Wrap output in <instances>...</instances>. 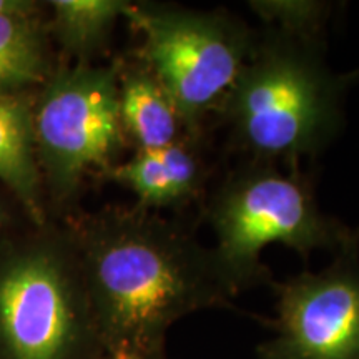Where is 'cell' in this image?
Here are the masks:
<instances>
[{
	"instance_id": "4",
	"label": "cell",
	"mask_w": 359,
	"mask_h": 359,
	"mask_svg": "<svg viewBox=\"0 0 359 359\" xmlns=\"http://www.w3.org/2000/svg\"><path fill=\"white\" fill-rule=\"evenodd\" d=\"M100 356L69 233L0 251V359Z\"/></svg>"
},
{
	"instance_id": "2",
	"label": "cell",
	"mask_w": 359,
	"mask_h": 359,
	"mask_svg": "<svg viewBox=\"0 0 359 359\" xmlns=\"http://www.w3.org/2000/svg\"><path fill=\"white\" fill-rule=\"evenodd\" d=\"M356 72L336 74L323 55V39L266 29L219 115L235 145L259 163L294 168L334 140L343 98Z\"/></svg>"
},
{
	"instance_id": "1",
	"label": "cell",
	"mask_w": 359,
	"mask_h": 359,
	"mask_svg": "<svg viewBox=\"0 0 359 359\" xmlns=\"http://www.w3.org/2000/svg\"><path fill=\"white\" fill-rule=\"evenodd\" d=\"M69 235L100 356L163 354L168 330L182 318L231 308L235 293L213 250L177 219L142 206L107 208Z\"/></svg>"
},
{
	"instance_id": "3",
	"label": "cell",
	"mask_w": 359,
	"mask_h": 359,
	"mask_svg": "<svg viewBox=\"0 0 359 359\" xmlns=\"http://www.w3.org/2000/svg\"><path fill=\"white\" fill-rule=\"evenodd\" d=\"M206 217L217 238L212 250L235 296L271 285V271L262 263L269 245L288 246L304 259L356 245L343 223L323 212L298 170L283 172L273 163L248 161L233 172L215 191Z\"/></svg>"
},
{
	"instance_id": "16",
	"label": "cell",
	"mask_w": 359,
	"mask_h": 359,
	"mask_svg": "<svg viewBox=\"0 0 359 359\" xmlns=\"http://www.w3.org/2000/svg\"><path fill=\"white\" fill-rule=\"evenodd\" d=\"M93 359H110V358H107V356H97V358H93Z\"/></svg>"
},
{
	"instance_id": "6",
	"label": "cell",
	"mask_w": 359,
	"mask_h": 359,
	"mask_svg": "<svg viewBox=\"0 0 359 359\" xmlns=\"http://www.w3.org/2000/svg\"><path fill=\"white\" fill-rule=\"evenodd\" d=\"M32 109L39 168L52 196L67 201L93 170L118 165L125 137L118 70L79 64L48 77Z\"/></svg>"
},
{
	"instance_id": "12",
	"label": "cell",
	"mask_w": 359,
	"mask_h": 359,
	"mask_svg": "<svg viewBox=\"0 0 359 359\" xmlns=\"http://www.w3.org/2000/svg\"><path fill=\"white\" fill-rule=\"evenodd\" d=\"M53 34L65 52L79 57L80 64L105 45L116 19L127 13L125 0H55Z\"/></svg>"
},
{
	"instance_id": "14",
	"label": "cell",
	"mask_w": 359,
	"mask_h": 359,
	"mask_svg": "<svg viewBox=\"0 0 359 359\" xmlns=\"http://www.w3.org/2000/svg\"><path fill=\"white\" fill-rule=\"evenodd\" d=\"M35 12H37V4L35 2H25V0H0V17Z\"/></svg>"
},
{
	"instance_id": "10",
	"label": "cell",
	"mask_w": 359,
	"mask_h": 359,
	"mask_svg": "<svg viewBox=\"0 0 359 359\" xmlns=\"http://www.w3.org/2000/svg\"><path fill=\"white\" fill-rule=\"evenodd\" d=\"M0 180L34 222L42 223V173L35 154L32 109L17 97L0 95Z\"/></svg>"
},
{
	"instance_id": "9",
	"label": "cell",
	"mask_w": 359,
	"mask_h": 359,
	"mask_svg": "<svg viewBox=\"0 0 359 359\" xmlns=\"http://www.w3.org/2000/svg\"><path fill=\"white\" fill-rule=\"evenodd\" d=\"M118 102L125 137L138 151L160 150L185 138H196L145 64L118 72Z\"/></svg>"
},
{
	"instance_id": "15",
	"label": "cell",
	"mask_w": 359,
	"mask_h": 359,
	"mask_svg": "<svg viewBox=\"0 0 359 359\" xmlns=\"http://www.w3.org/2000/svg\"><path fill=\"white\" fill-rule=\"evenodd\" d=\"M145 359H167V358H165V353H163V354H156V356H151V358H145Z\"/></svg>"
},
{
	"instance_id": "13",
	"label": "cell",
	"mask_w": 359,
	"mask_h": 359,
	"mask_svg": "<svg viewBox=\"0 0 359 359\" xmlns=\"http://www.w3.org/2000/svg\"><path fill=\"white\" fill-rule=\"evenodd\" d=\"M248 6L268 29L302 39H323L333 8L316 0H253Z\"/></svg>"
},
{
	"instance_id": "7",
	"label": "cell",
	"mask_w": 359,
	"mask_h": 359,
	"mask_svg": "<svg viewBox=\"0 0 359 359\" xmlns=\"http://www.w3.org/2000/svg\"><path fill=\"white\" fill-rule=\"evenodd\" d=\"M276 321L258 359H359L358 243L330 266L271 283Z\"/></svg>"
},
{
	"instance_id": "8",
	"label": "cell",
	"mask_w": 359,
	"mask_h": 359,
	"mask_svg": "<svg viewBox=\"0 0 359 359\" xmlns=\"http://www.w3.org/2000/svg\"><path fill=\"white\" fill-rule=\"evenodd\" d=\"M201 138H185L160 150L137 151L115 165L109 177L135 193L142 208H175L190 203L203 191L208 167Z\"/></svg>"
},
{
	"instance_id": "11",
	"label": "cell",
	"mask_w": 359,
	"mask_h": 359,
	"mask_svg": "<svg viewBox=\"0 0 359 359\" xmlns=\"http://www.w3.org/2000/svg\"><path fill=\"white\" fill-rule=\"evenodd\" d=\"M48 77L47 40L35 13L0 17V95L13 97Z\"/></svg>"
},
{
	"instance_id": "5",
	"label": "cell",
	"mask_w": 359,
	"mask_h": 359,
	"mask_svg": "<svg viewBox=\"0 0 359 359\" xmlns=\"http://www.w3.org/2000/svg\"><path fill=\"white\" fill-rule=\"evenodd\" d=\"M125 17L143 37V64L175 102L193 137L219 114L258 34L231 13L130 4Z\"/></svg>"
}]
</instances>
